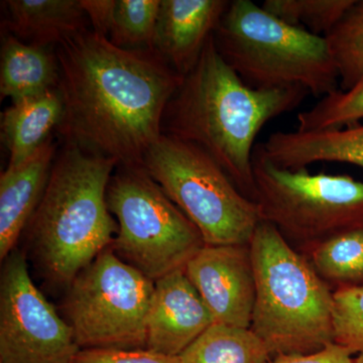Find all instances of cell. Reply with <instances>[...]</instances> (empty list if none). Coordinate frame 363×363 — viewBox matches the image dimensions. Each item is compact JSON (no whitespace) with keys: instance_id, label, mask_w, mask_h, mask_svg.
Masks as SVG:
<instances>
[{"instance_id":"1","label":"cell","mask_w":363,"mask_h":363,"mask_svg":"<svg viewBox=\"0 0 363 363\" xmlns=\"http://www.w3.org/2000/svg\"><path fill=\"white\" fill-rule=\"evenodd\" d=\"M55 51L64 102L58 131L66 145L118 166H143L183 77L157 52L121 49L89 30Z\"/></svg>"},{"instance_id":"2","label":"cell","mask_w":363,"mask_h":363,"mask_svg":"<svg viewBox=\"0 0 363 363\" xmlns=\"http://www.w3.org/2000/svg\"><path fill=\"white\" fill-rule=\"evenodd\" d=\"M308 93L298 86L250 87L222 58L212 35L169 100L162 131L204 150L255 201V138L272 119L297 108Z\"/></svg>"},{"instance_id":"3","label":"cell","mask_w":363,"mask_h":363,"mask_svg":"<svg viewBox=\"0 0 363 363\" xmlns=\"http://www.w3.org/2000/svg\"><path fill=\"white\" fill-rule=\"evenodd\" d=\"M117 166L116 160L71 145L57 152L44 195L26 228L52 285L67 289L116 240L118 224L106 196Z\"/></svg>"},{"instance_id":"4","label":"cell","mask_w":363,"mask_h":363,"mask_svg":"<svg viewBox=\"0 0 363 363\" xmlns=\"http://www.w3.org/2000/svg\"><path fill=\"white\" fill-rule=\"evenodd\" d=\"M255 278L250 329L272 357L334 342V292L276 226L260 221L250 242Z\"/></svg>"},{"instance_id":"5","label":"cell","mask_w":363,"mask_h":363,"mask_svg":"<svg viewBox=\"0 0 363 363\" xmlns=\"http://www.w3.org/2000/svg\"><path fill=\"white\" fill-rule=\"evenodd\" d=\"M222 58L255 89L305 88L315 97L339 89L324 37L284 23L250 0H233L214 33Z\"/></svg>"},{"instance_id":"6","label":"cell","mask_w":363,"mask_h":363,"mask_svg":"<svg viewBox=\"0 0 363 363\" xmlns=\"http://www.w3.org/2000/svg\"><path fill=\"white\" fill-rule=\"evenodd\" d=\"M143 167L201 233L205 245H248L262 221L259 206L193 143L162 133Z\"/></svg>"},{"instance_id":"7","label":"cell","mask_w":363,"mask_h":363,"mask_svg":"<svg viewBox=\"0 0 363 363\" xmlns=\"http://www.w3.org/2000/svg\"><path fill=\"white\" fill-rule=\"evenodd\" d=\"M106 199L118 224L112 250L150 281L185 269L206 245L197 227L143 166H117Z\"/></svg>"},{"instance_id":"8","label":"cell","mask_w":363,"mask_h":363,"mask_svg":"<svg viewBox=\"0 0 363 363\" xmlns=\"http://www.w3.org/2000/svg\"><path fill=\"white\" fill-rule=\"evenodd\" d=\"M252 169L262 220L276 226L286 240L309 247L363 227V182L281 168L266 156L262 143L255 145Z\"/></svg>"},{"instance_id":"9","label":"cell","mask_w":363,"mask_h":363,"mask_svg":"<svg viewBox=\"0 0 363 363\" xmlns=\"http://www.w3.org/2000/svg\"><path fill=\"white\" fill-rule=\"evenodd\" d=\"M155 290L111 247L67 286L64 319L80 350L147 348V319Z\"/></svg>"},{"instance_id":"10","label":"cell","mask_w":363,"mask_h":363,"mask_svg":"<svg viewBox=\"0 0 363 363\" xmlns=\"http://www.w3.org/2000/svg\"><path fill=\"white\" fill-rule=\"evenodd\" d=\"M71 327L33 283L26 255L4 259L0 281V363H73Z\"/></svg>"},{"instance_id":"11","label":"cell","mask_w":363,"mask_h":363,"mask_svg":"<svg viewBox=\"0 0 363 363\" xmlns=\"http://www.w3.org/2000/svg\"><path fill=\"white\" fill-rule=\"evenodd\" d=\"M184 271L215 323L250 328L255 278L250 243L206 245L189 260Z\"/></svg>"},{"instance_id":"12","label":"cell","mask_w":363,"mask_h":363,"mask_svg":"<svg viewBox=\"0 0 363 363\" xmlns=\"http://www.w3.org/2000/svg\"><path fill=\"white\" fill-rule=\"evenodd\" d=\"M214 323L211 312L184 269L155 281L147 319V350L180 357Z\"/></svg>"},{"instance_id":"13","label":"cell","mask_w":363,"mask_h":363,"mask_svg":"<svg viewBox=\"0 0 363 363\" xmlns=\"http://www.w3.org/2000/svg\"><path fill=\"white\" fill-rule=\"evenodd\" d=\"M229 4L226 0H161L154 51L185 77L197 65Z\"/></svg>"},{"instance_id":"14","label":"cell","mask_w":363,"mask_h":363,"mask_svg":"<svg viewBox=\"0 0 363 363\" xmlns=\"http://www.w3.org/2000/svg\"><path fill=\"white\" fill-rule=\"evenodd\" d=\"M57 143L52 136L30 159L0 176V259L16 250L47 187Z\"/></svg>"},{"instance_id":"15","label":"cell","mask_w":363,"mask_h":363,"mask_svg":"<svg viewBox=\"0 0 363 363\" xmlns=\"http://www.w3.org/2000/svg\"><path fill=\"white\" fill-rule=\"evenodd\" d=\"M262 145L269 160L284 169H306L318 162L363 168V124L309 133L277 131Z\"/></svg>"},{"instance_id":"16","label":"cell","mask_w":363,"mask_h":363,"mask_svg":"<svg viewBox=\"0 0 363 363\" xmlns=\"http://www.w3.org/2000/svg\"><path fill=\"white\" fill-rule=\"evenodd\" d=\"M7 30L26 44L56 47L87 30L81 0H9Z\"/></svg>"},{"instance_id":"17","label":"cell","mask_w":363,"mask_h":363,"mask_svg":"<svg viewBox=\"0 0 363 363\" xmlns=\"http://www.w3.org/2000/svg\"><path fill=\"white\" fill-rule=\"evenodd\" d=\"M59 61L51 47L26 44L6 35L1 47L0 95L16 104L57 89Z\"/></svg>"},{"instance_id":"18","label":"cell","mask_w":363,"mask_h":363,"mask_svg":"<svg viewBox=\"0 0 363 363\" xmlns=\"http://www.w3.org/2000/svg\"><path fill=\"white\" fill-rule=\"evenodd\" d=\"M64 102L57 89L11 104L1 116L2 142L9 152L7 168L21 166L37 152L58 128Z\"/></svg>"},{"instance_id":"19","label":"cell","mask_w":363,"mask_h":363,"mask_svg":"<svg viewBox=\"0 0 363 363\" xmlns=\"http://www.w3.org/2000/svg\"><path fill=\"white\" fill-rule=\"evenodd\" d=\"M179 357L181 363H267L272 357L252 329L214 323Z\"/></svg>"},{"instance_id":"20","label":"cell","mask_w":363,"mask_h":363,"mask_svg":"<svg viewBox=\"0 0 363 363\" xmlns=\"http://www.w3.org/2000/svg\"><path fill=\"white\" fill-rule=\"evenodd\" d=\"M310 264L327 284L339 288L363 281V227L350 229L308 247Z\"/></svg>"},{"instance_id":"21","label":"cell","mask_w":363,"mask_h":363,"mask_svg":"<svg viewBox=\"0 0 363 363\" xmlns=\"http://www.w3.org/2000/svg\"><path fill=\"white\" fill-rule=\"evenodd\" d=\"M325 39L337 67L339 89H350L363 77V0H357Z\"/></svg>"},{"instance_id":"22","label":"cell","mask_w":363,"mask_h":363,"mask_svg":"<svg viewBox=\"0 0 363 363\" xmlns=\"http://www.w3.org/2000/svg\"><path fill=\"white\" fill-rule=\"evenodd\" d=\"M357 0H266L262 7L288 25L326 37Z\"/></svg>"},{"instance_id":"23","label":"cell","mask_w":363,"mask_h":363,"mask_svg":"<svg viewBox=\"0 0 363 363\" xmlns=\"http://www.w3.org/2000/svg\"><path fill=\"white\" fill-rule=\"evenodd\" d=\"M161 0H116L109 42L125 50L154 51Z\"/></svg>"},{"instance_id":"24","label":"cell","mask_w":363,"mask_h":363,"mask_svg":"<svg viewBox=\"0 0 363 363\" xmlns=\"http://www.w3.org/2000/svg\"><path fill=\"white\" fill-rule=\"evenodd\" d=\"M363 121V77L350 89L334 91L297 116L298 131L338 130Z\"/></svg>"},{"instance_id":"25","label":"cell","mask_w":363,"mask_h":363,"mask_svg":"<svg viewBox=\"0 0 363 363\" xmlns=\"http://www.w3.org/2000/svg\"><path fill=\"white\" fill-rule=\"evenodd\" d=\"M334 342L350 351L355 363H363V285L334 292Z\"/></svg>"},{"instance_id":"26","label":"cell","mask_w":363,"mask_h":363,"mask_svg":"<svg viewBox=\"0 0 363 363\" xmlns=\"http://www.w3.org/2000/svg\"><path fill=\"white\" fill-rule=\"evenodd\" d=\"M73 363H181V359L179 357H169L147 348H89L79 350Z\"/></svg>"},{"instance_id":"27","label":"cell","mask_w":363,"mask_h":363,"mask_svg":"<svg viewBox=\"0 0 363 363\" xmlns=\"http://www.w3.org/2000/svg\"><path fill=\"white\" fill-rule=\"evenodd\" d=\"M267 363H355V359L343 346L332 342L317 352L279 354L272 357Z\"/></svg>"},{"instance_id":"28","label":"cell","mask_w":363,"mask_h":363,"mask_svg":"<svg viewBox=\"0 0 363 363\" xmlns=\"http://www.w3.org/2000/svg\"><path fill=\"white\" fill-rule=\"evenodd\" d=\"M116 0H81V6L92 25V32L108 38Z\"/></svg>"}]
</instances>
